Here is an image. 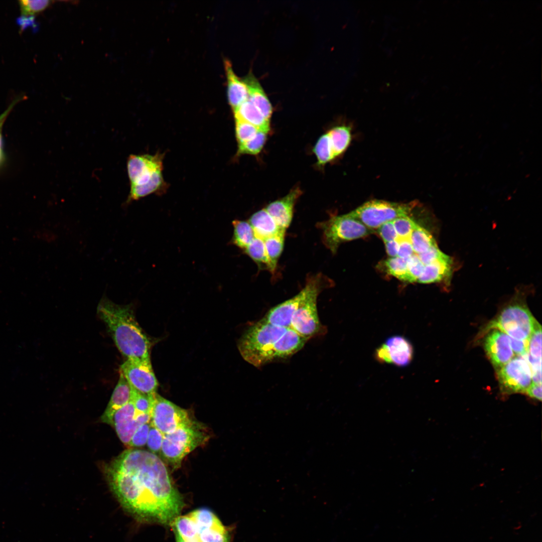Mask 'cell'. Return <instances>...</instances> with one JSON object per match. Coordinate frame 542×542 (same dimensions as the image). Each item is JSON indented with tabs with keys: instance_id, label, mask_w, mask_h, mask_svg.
<instances>
[{
	"instance_id": "6da1fadb",
	"label": "cell",
	"mask_w": 542,
	"mask_h": 542,
	"mask_svg": "<svg viewBox=\"0 0 542 542\" xmlns=\"http://www.w3.org/2000/svg\"><path fill=\"white\" fill-rule=\"evenodd\" d=\"M105 474L120 502L140 515L171 524L184 507L166 466L153 453L127 450L105 466Z\"/></svg>"
},
{
	"instance_id": "7a4b0ae2",
	"label": "cell",
	"mask_w": 542,
	"mask_h": 542,
	"mask_svg": "<svg viewBox=\"0 0 542 542\" xmlns=\"http://www.w3.org/2000/svg\"><path fill=\"white\" fill-rule=\"evenodd\" d=\"M97 313L124 356L127 359H150V342L136 320L132 305L116 304L103 297Z\"/></svg>"
},
{
	"instance_id": "3957f363",
	"label": "cell",
	"mask_w": 542,
	"mask_h": 542,
	"mask_svg": "<svg viewBox=\"0 0 542 542\" xmlns=\"http://www.w3.org/2000/svg\"><path fill=\"white\" fill-rule=\"evenodd\" d=\"M287 329L261 319L249 327L239 340L238 348L241 355L257 367L268 363L272 348Z\"/></svg>"
},
{
	"instance_id": "277c9868",
	"label": "cell",
	"mask_w": 542,
	"mask_h": 542,
	"mask_svg": "<svg viewBox=\"0 0 542 542\" xmlns=\"http://www.w3.org/2000/svg\"><path fill=\"white\" fill-rule=\"evenodd\" d=\"M306 282L309 286L308 293L293 314L290 328L309 340L323 330L318 315L317 298L323 289L332 286L333 282L322 273L309 276Z\"/></svg>"
},
{
	"instance_id": "5b68a950",
	"label": "cell",
	"mask_w": 542,
	"mask_h": 542,
	"mask_svg": "<svg viewBox=\"0 0 542 542\" xmlns=\"http://www.w3.org/2000/svg\"><path fill=\"white\" fill-rule=\"evenodd\" d=\"M522 293L519 291L516 293L486 330L498 329L512 338L528 341L538 322L527 307Z\"/></svg>"
},
{
	"instance_id": "8992f818",
	"label": "cell",
	"mask_w": 542,
	"mask_h": 542,
	"mask_svg": "<svg viewBox=\"0 0 542 542\" xmlns=\"http://www.w3.org/2000/svg\"><path fill=\"white\" fill-rule=\"evenodd\" d=\"M208 439L209 435L205 429L194 421L164 435L161 450L163 456L175 468H177L187 455L203 445Z\"/></svg>"
},
{
	"instance_id": "52a82bcc",
	"label": "cell",
	"mask_w": 542,
	"mask_h": 542,
	"mask_svg": "<svg viewBox=\"0 0 542 542\" xmlns=\"http://www.w3.org/2000/svg\"><path fill=\"white\" fill-rule=\"evenodd\" d=\"M417 205L416 201L403 203L374 200L364 203L347 214L374 231L385 222L409 216Z\"/></svg>"
},
{
	"instance_id": "ba28073f",
	"label": "cell",
	"mask_w": 542,
	"mask_h": 542,
	"mask_svg": "<svg viewBox=\"0 0 542 542\" xmlns=\"http://www.w3.org/2000/svg\"><path fill=\"white\" fill-rule=\"evenodd\" d=\"M322 230V240L332 253H335L339 245L346 241L366 236L374 232L348 214L333 216L317 223Z\"/></svg>"
},
{
	"instance_id": "9c48e42d",
	"label": "cell",
	"mask_w": 542,
	"mask_h": 542,
	"mask_svg": "<svg viewBox=\"0 0 542 542\" xmlns=\"http://www.w3.org/2000/svg\"><path fill=\"white\" fill-rule=\"evenodd\" d=\"M151 425L163 435L194 421L188 412L165 399L156 392L151 394Z\"/></svg>"
},
{
	"instance_id": "30bf717a",
	"label": "cell",
	"mask_w": 542,
	"mask_h": 542,
	"mask_svg": "<svg viewBox=\"0 0 542 542\" xmlns=\"http://www.w3.org/2000/svg\"><path fill=\"white\" fill-rule=\"evenodd\" d=\"M497 374L500 388L506 393H525L532 382L530 367L524 356L513 357Z\"/></svg>"
},
{
	"instance_id": "8fae6325",
	"label": "cell",
	"mask_w": 542,
	"mask_h": 542,
	"mask_svg": "<svg viewBox=\"0 0 542 542\" xmlns=\"http://www.w3.org/2000/svg\"><path fill=\"white\" fill-rule=\"evenodd\" d=\"M130 386L145 394L156 392L158 382L153 371L150 359H127L120 367Z\"/></svg>"
},
{
	"instance_id": "7c38bea8",
	"label": "cell",
	"mask_w": 542,
	"mask_h": 542,
	"mask_svg": "<svg viewBox=\"0 0 542 542\" xmlns=\"http://www.w3.org/2000/svg\"><path fill=\"white\" fill-rule=\"evenodd\" d=\"M150 421V414L138 412L130 401L113 413L108 424L114 428L123 443L129 445L137 429Z\"/></svg>"
},
{
	"instance_id": "4fadbf2b",
	"label": "cell",
	"mask_w": 542,
	"mask_h": 542,
	"mask_svg": "<svg viewBox=\"0 0 542 542\" xmlns=\"http://www.w3.org/2000/svg\"><path fill=\"white\" fill-rule=\"evenodd\" d=\"M162 159L163 156L160 154L129 155L126 168L130 187L148 183L156 172L162 171Z\"/></svg>"
},
{
	"instance_id": "5bb4252c",
	"label": "cell",
	"mask_w": 542,
	"mask_h": 542,
	"mask_svg": "<svg viewBox=\"0 0 542 542\" xmlns=\"http://www.w3.org/2000/svg\"><path fill=\"white\" fill-rule=\"evenodd\" d=\"M486 353L497 370L510 361L514 355L510 337L498 329H492L484 342Z\"/></svg>"
},
{
	"instance_id": "9a60e30c",
	"label": "cell",
	"mask_w": 542,
	"mask_h": 542,
	"mask_svg": "<svg viewBox=\"0 0 542 542\" xmlns=\"http://www.w3.org/2000/svg\"><path fill=\"white\" fill-rule=\"evenodd\" d=\"M308 290L309 286L306 282L305 287L296 295L270 309L262 319L275 326L290 328L292 316Z\"/></svg>"
},
{
	"instance_id": "2e32d148",
	"label": "cell",
	"mask_w": 542,
	"mask_h": 542,
	"mask_svg": "<svg viewBox=\"0 0 542 542\" xmlns=\"http://www.w3.org/2000/svg\"><path fill=\"white\" fill-rule=\"evenodd\" d=\"M301 194V190L296 187L285 197L269 203L265 208L281 229L286 230L289 227L295 205Z\"/></svg>"
},
{
	"instance_id": "e0dca14e",
	"label": "cell",
	"mask_w": 542,
	"mask_h": 542,
	"mask_svg": "<svg viewBox=\"0 0 542 542\" xmlns=\"http://www.w3.org/2000/svg\"><path fill=\"white\" fill-rule=\"evenodd\" d=\"M308 340L291 328H288L272 348L269 355V362L293 355L300 350Z\"/></svg>"
},
{
	"instance_id": "ac0fdd59",
	"label": "cell",
	"mask_w": 542,
	"mask_h": 542,
	"mask_svg": "<svg viewBox=\"0 0 542 542\" xmlns=\"http://www.w3.org/2000/svg\"><path fill=\"white\" fill-rule=\"evenodd\" d=\"M224 67L227 83V97L233 110L248 99L247 86L242 79L234 73L231 63L224 60Z\"/></svg>"
},
{
	"instance_id": "d6986e66",
	"label": "cell",
	"mask_w": 542,
	"mask_h": 542,
	"mask_svg": "<svg viewBox=\"0 0 542 542\" xmlns=\"http://www.w3.org/2000/svg\"><path fill=\"white\" fill-rule=\"evenodd\" d=\"M385 344L390 353L392 363L403 367L409 365L414 357V347L406 338L401 335H393L386 339Z\"/></svg>"
},
{
	"instance_id": "ffe728a7",
	"label": "cell",
	"mask_w": 542,
	"mask_h": 542,
	"mask_svg": "<svg viewBox=\"0 0 542 542\" xmlns=\"http://www.w3.org/2000/svg\"><path fill=\"white\" fill-rule=\"evenodd\" d=\"M248 92V99L269 120L273 113V106L261 84L250 71L242 79Z\"/></svg>"
},
{
	"instance_id": "44dd1931",
	"label": "cell",
	"mask_w": 542,
	"mask_h": 542,
	"mask_svg": "<svg viewBox=\"0 0 542 542\" xmlns=\"http://www.w3.org/2000/svg\"><path fill=\"white\" fill-rule=\"evenodd\" d=\"M131 387L121 372L101 421L108 424L113 413L131 400Z\"/></svg>"
},
{
	"instance_id": "7402d4cb",
	"label": "cell",
	"mask_w": 542,
	"mask_h": 542,
	"mask_svg": "<svg viewBox=\"0 0 542 542\" xmlns=\"http://www.w3.org/2000/svg\"><path fill=\"white\" fill-rule=\"evenodd\" d=\"M248 222L253 230L255 237L263 240L283 230L265 208L253 214Z\"/></svg>"
},
{
	"instance_id": "603a6c76",
	"label": "cell",
	"mask_w": 542,
	"mask_h": 542,
	"mask_svg": "<svg viewBox=\"0 0 542 542\" xmlns=\"http://www.w3.org/2000/svg\"><path fill=\"white\" fill-rule=\"evenodd\" d=\"M235 120L249 123L259 130L269 132V120L266 119L248 99L233 110Z\"/></svg>"
},
{
	"instance_id": "cb8c5ba5",
	"label": "cell",
	"mask_w": 542,
	"mask_h": 542,
	"mask_svg": "<svg viewBox=\"0 0 542 542\" xmlns=\"http://www.w3.org/2000/svg\"><path fill=\"white\" fill-rule=\"evenodd\" d=\"M164 184L162 171H159L155 174L148 183L142 186L130 187L129 193L125 204H128L132 201L157 192Z\"/></svg>"
},
{
	"instance_id": "d4e9b609",
	"label": "cell",
	"mask_w": 542,
	"mask_h": 542,
	"mask_svg": "<svg viewBox=\"0 0 542 542\" xmlns=\"http://www.w3.org/2000/svg\"><path fill=\"white\" fill-rule=\"evenodd\" d=\"M411 241L414 253L417 254L425 252L438 245L432 235L417 223L412 232Z\"/></svg>"
},
{
	"instance_id": "484cf974",
	"label": "cell",
	"mask_w": 542,
	"mask_h": 542,
	"mask_svg": "<svg viewBox=\"0 0 542 542\" xmlns=\"http://www.w3.org/2000/svg\"><path fill=\"white\" fill-rule=\"evenodd\" d=\"M286 230L263 240L266 254L272 269V274L276 271L278 261L283 250Z\"/></svg>"
},
{
	"instance_id": "4316f807",
	"label": "cell",
	"mask_w": 542,
	"mask_h": 542,
	"mask_svg": "<svg viewBox=\"0 0 542 542\" xmlns=\"http://www.w3.org/2000/svg\"><path fill=\"white\" fill-rule=\"evenodd\" d=\"M233 234L232 243L244 250L255 238L253 230L248 222L235 220L232 221Z\"/></svg>"
},
{
	"instance_id": "83f0119b",
	"label": "cell",
	"mask_w": 542,
	"mask_h": 542,
	"mask_svg": "<svg viewBox=\"0 0 542 542\" xmlns=\"http://www.w3.org/2000/svg\"><path fill=\"white\" fill-rule=\"evenodd\" d=\"M335 157L343 153L351 139L350 128L347 126H336L328 132Z\"/></svg>"
},
{
	"instance_id": "f1b7e54d",
	"label": "cell",
	"mask_w": 542,
	"mask_h": 542,
	"mask_svg": "<svg viewBox=\"0 0 542 542\" xmlns=\"http://www.w3.org/2000/svg\"><path fill=\"white\" fill-rule=\"evenodd\" d=\"M244 251L260 269H267L273 273L263 240L255 237Z\"/></svg>"
},
{
	"instance_id": "f546056e",
	"label": "cell",
	"mask_w": 542,
	"mask_h": 542,
	"mask_svg": "<svg viewBox=\"0 0 542 542\" xmlns=\"http://www.w3.org/2000/svg\"><path fill=\"white\" fill-rule=\"evenodd\" d=\"M313 151L317 159V164L320 166L324 165L335 158L328 132L323 134L319 139Z\"/></svg>"
},
{
	"instance_id": "4dcf8cb0",
	"label": "cell",
	"mask_w": 542,
	"mask_h": 542,
	"mask_svg": "<svg viewBox=\"0 0 542 542\" xmlns=\"http://www.w3.org/2000/svg\"><path fill=\"white\" fill-rule=\"evenodd\" d=\"M268 133V132L259 130L252 139L238 145L237 153L239 155L258 154L264 145Z\"/></svg>"
},
{
	"instance_id": "1f68e13d",
	"label": "cell",
	"mask_w": 542,
	"mask_h": 542,
	"mask_svg": "<svg viewBox=\"0 0 542 542\" xmlns=\"http://www.w3.org/2000/svg\"><path fill=\"white\" fill-rule=\"evenodd\" d=\"M387 273L398 280L405 282L408 273L407 258L397 256L389 257L384 261Z\"/></svg>"
},
{
	"instance_id": "d6a6232c",
	"label": "cell",
	"mask_w": 542,
	"mask_h": 542,
	"mask_svg": "<svg viewBox=\"0 0 542 542\" xmlns=\"http://www.w3.org/2000/svg\"><path fill=\"white\" fill-rule=\"evenodd\" d=\"M52 2L49 0H21L19 5L22 16L33 17L46 9Z\"/></svg>"
},
{
	"instance_id": "836d02e7",
	"label": "cell",
	"mask_w": 542,
	"mask_h": 542,
	"mask_svg": "<svg viewBox=\"0 0 542 542\" xmlns=\"http://www.w3.org/2000/svg\"><path fill=\"white\" fill-rule=\"evenodd\" d=\"M259 129L255 126L238 120H235L236 137L238 145L252 139Z\"/></svg>"
},
{
	"instance_id": "e575fe53",
	"label": "cell",
	"mask_w": 542,
	"mask_h": 542,
	"mask_svg": "<svg viewBox=\"0 0 542 542\" xmlns=\"http://www.w3.org/2000/svg\"><path fill=\"white\" fill-rule=\"evenodd\" d=\"M528 354L533 358L541 359V327L538 322L528 340Z\"/></svg>"
},
{
	"instance_id": "d590c367",
	"label": "cell",
	"mask_w": 542,
	"mask_h": 542,
	"mask_svg": "<svg viewBox=\"0 0 542 542\" xmlns=\"http://www.w3.org/2000/svg\"><path fill=\"white\" fill-rule=\"evenodd\" d=\"M399 238H410L416 222L409 216H401L392 220Z\"/></svg>"
},
{
	"instance_id": "8d00e7d4",
	"label": "cell",
	"mask_w": 542,
	"mask_h": 542,
	"mask_svg": "<svg viewBox=\"0 0 542 542\" xmlns=\"http://www.w3.org/2000/svg\"><path fill=\"white\" fill-rule=\"evenodd\" d=\"M408 273L405 279L406 282H417L422 274L425 265L421 261L417 254L414 253L407 258Z\"/></svg>"
},
{
	"instance_id": "74e56055",
	"label": "cell",
	"mask_w": 542,
	"mask_h": 542,
	"mask_svg": "<svg viewBox=\"0 0 542 542\" xmlns=\"http://www.w3.org/2000/svg\"><path fill=\"white\" fill-rule=\"evenodd\" d=\"M130 401H132L138 412L150 414L152 406L151 394L142 393L131 387Z\"/></svg>"
},
{
	"instance_id": "f35d334b",
	"label": "cell",
	"mask_w": 542,
	"mask_h": 542,
	"mask_svg": "<svg viewBox=\"0 0 542 542\" xmlns=\"http://www.w3.org/2000/svg\"><path fill=\"white\" fill-rule=\"evenodd\" d=\"M151 426V424L148 423L140 426L133 434L128 445L134 447L145 445L147 443Z\"/></svg>"
},
{
	"instance_id": "ab89813d",
	"label": "cell",
	"mask_w": 542,
	"mask_h": 542,
	"mask_svg": "<svg viewBox=\"0 0 542 542\" xmlns=\"http://www.w3.org/2000/svg\"><path fill=\"white\" fill-rule=\"evenodd\" d=\"M163 436L159 430L154 427L150 428L147 444L148 447L152 451L157 452L161 450Z\"/></svg>"
},
{
	"instance_id": "60d3db41",
	"label": "cell",
	"mask_w": 542,
	"mask_h": 542,
	"mask_svg": "<svg viewBox=\"0 0 542 542\" xmlns=\"http://www.w3.org/2000/svg\"><path fill=\"white\" fill-rule=\"evenodd\" d=\"M26 96L20 95L17 97L10 104L7 109L0 115V165L4 161V154L3 146L2 129L4 124L8 115L14 107V106L20 101L23 100Z\"/></svg>"
},
{
	"instance_id": "b9f144b4",
	"label": "cell",
	"mask_w": 542,
	"mask_h": 542,
	"mask_svg": "<svg viewBox=\"0 0 542 542\" xmlns=\"http://www.w3.org/2000/svg\"><path fill=\"white\" fill-rule=\"evenodd\" d=\"M377 232L381 237L384 243L394 240L398 238V235L395 230L392 221L383 223L377 229Z\"/></svg>"
},
{
	"instance_id": "7bdbcfd3",
	"label": "cell",
	"mask_w": 542,
	"mask_h": 542,
	"mask_svg": "<svg viewBox=\"0 0 542 542\" xmlns=\"http://www.w3.org/2000/svg\"><path fill=\"white\" fill-rule=\"evenodd\" d=\"M399 242L397 257L408 258L414 254V251L410 238H397Z\"/></svg>"
},
{
	"instance_id": "ee69618b",
	"label": "cell",
	"mask_w": 542,
	"mask_h": 542,
	"mask_svg": "<svg viewBox=\"0 0 542 542\" xmlns=\"http://www.w3.org/2000/svg\"><path fill=\"white\" fill-rule=\"evenodd\" d=\"M374 357L376 360L382 364L392 363L389 349L384 343L378 347L374 351Z\"/></svg>"
},
{
	"instance_id": "f6af8a7d",
	"label": "cell",
	"mask_w": 542,
	"mask_h": 542,
	"mask_svg": "<svg viewBox=\"0 0 542 542\" xmlns=\"http://www.w3.org/2000/svg\"><path fill=\"white\" fill-rule=\"evenodd\" d=\"M510 344L514 354L523 356L528 352V341L519 340L510 337Z\"/></svg>"
},
{
	"instance_id": "bcb514c9",
	"label": "cell",
	"mask_w": 542,
	"mask_h": 542,
	"mask_svg": "<svg viewBox=\"0 0 542 542\" xmlns=\"http://www.w3.org/2000/svg\"><path fill=\"white\" fill-rule=\"evenodd\" d=\"M525 393L530 397L541 401L542 397L541 384H535L532 382Z\"/></svg>"
},
{
	"instance_id": "7dc6e473",
	"label": "cell",
	"mask_w": 542,
	"mask_h": 542,
	"mask_svg": "<svg viewBox=\"0 0 542 542\" xmlns=\"http://www.w3.org/2000/svg\"><path fill=\"white\" fill-rule=\"evenodd\" d=\"M386 251L390 257H396L397 255L399 242L397 239L385 243Z\"/></svg>"
},
{
	"instance_id": "c3c4849f",
	"label": "cell",
	"mask_w": 542,
	"mask_h": 542,
	"mask_svg": "<svg viewBox=\"0 0 542 542\" xmlns=\"http://www.w3.org/2000/svg\"><path fill=\"white\" fill-rule=\"evenodd\" d=\"M17 23L22 30H24L28 27H29L31 26L33 27L35 25L33 17H25L22 16V17H20L17 20Z\"/></svg>"
},
{
	"instance_id": "681fc988",
	"label": "cell",
	"mask_w": 542,
	"mask_h": 542,
	"mask_svg": "<svg viewBox=\"0 0 542 542\" xmlns=\"http://www.w3.org/2000/svg\"><path fill=\"white\" fill-rule=\"evenodd\" d=\"M175 537H176V542H188V541L184 540L183 539H182L180 537H179V536H178L177 535H175Z\"/></svg>"
}]
</instances>
